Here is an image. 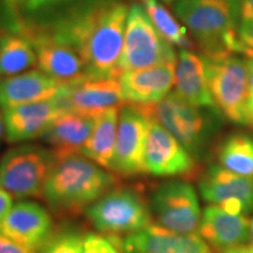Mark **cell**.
<instances>
[{
  "mask_svg": "<svg viewBox=\"0 0 253 253\" xmlns=\"http://www.w3.org/2000/svg\"><path fill=\"white\" fill-rule=\"evenodd\" d=\"M37 53V65L48 77L65 86L80 82L88 78L86 67L80 56L71 46L56 39L50 30L28 28L24 32Z\"/></svg>",
  "mask_w": 253,
  "mask_h": 253,
  "instance_id": "12",
  "label": "cell"
},
{
  "mask_svg": "<svg viewBox=\"0 0 253 253\" xmlns=\"http://www.w3.org/2000/svg\"><path fill=\"white\" fill-rule=\"evenodd\" d=\"M118 183L115 173L97 166L82 154L55 160L42 197L56 214H79Z\"/></svg>",
  "mask_w": 253,
  "mask_h": 253,
  "instance_id": "2",
  "label": "cell"
},
{
  "mask_svg": "<svg viewBox=\"0 0 253 253\" xmlns=\"http://www.w3.org/2000/svg\"><path fill=\"white\" fill-rule=\"evenodd\" d=\"M62 0H23L21 5L28 11H37V9L47 7V6L58 4Z\"/></svg>",
  "mask_w": 253,
  "mask_h": 253,
  "instance_id": "33",
  "label": "cell"
},
{
  "mask_svg": "<svg viewBox=\"0 0 253 253\" xmlns=\"http://www.w3.org/2000/svg\"><path fill=\"white\" fill-rule=\"evenodd\" d=\"M249 68V99H253V59H248Z\"/></svg>",
  "mask_w": 253,
  "mask_h": 253,
  "instance_id": "34",
  "label": "cell"
},
{
  "mask_svg": "<svg viewBox=\"0 0 253 253\" xmlns=\"http://www.w3.org/2000/svg\"><path fill=\"white\" fill-rule=\"evenodd\" d=\"M62 101L68 112L96 118L125 102L120 79L87 78L67 87Z\"/></svg>",
  "mask_w": 253,
  "mask_h": 253,
  "instance_id": "17",
  "label": "cell"
},
{
  "mask_svg": "<svg viewBox=\"0 0 253 253\" xmlns=\"http://www.w3.org/2000/svg\"><path fill=\"white\" fill-rule=\"evenodd\" d=\"M250 239H251V248L253 249V219L251 221V236H250Z\"/></svg>",
  "mask_w": 253,
  "mask_h": 253,
  "instance_id": "39",
  "label": "cell"
},
{
  "mask_svg": "<svg viewBox=\"0 0 253 253\" xmlns=\"http://www.w3.org/2000/svg\"><path fill=\"white\" fill-rule=\"evenodd\" d=\"M204 60L209 90L216 109L231 122L248 125V61L235 55Z\"/></svg>",
  "mask_w": 253,
  "mask_h": 253,
  "instance_id": "8",
  "label": "cell"
},
{
  "mask_svg": "<svg viewBox=\"0 0 253 253\" xmlns=\"http://www.w3.org/2000/svg\"><path fill=\"white\" fill-rule=\"evenodd\" d=\"M197 233L211 248L221 252L248 242L251 236V221L245 216L229 213L209 204L202 212Z\"/></svg>",
  "mask_w": 253,
  "mask_h": 253,
  "instance_id": "20",
  "label": "cell"
},
{
  "mask_svg": "<svg viewBox=\"0 0 253 253\" xmlns=\"http://www.w3.org/2000/svg\"><path fill=\"white\" fill-rule=\"evenodd\" d=\"M12 207H13V198H12V196L2 189H0V223L4 219L6 214L8 213Z\"/></svg>",
  "mask_w": 253,
  "mask_h": 253,
  "instance_id": "32",
  "label": "cell"
},
{
  "mask_svg": "<svg viewBox=\"0 0 253 253\" xmlns=\"http://www.w3.org/2000/svg\"><path fill=\"white\" fill-rule=\"evenodd\" d=\"M136 107L169 131L196 161L204 157L214 131V120L203 112L204 108L188 103L175 91L157 103Z\"/></svg>",
  "mask_w": 253,
  "mask_h": 253,
  "instance_id": "5",
  "label": "cell"
},
{
  "mask_svg": "<svg viewBox=\"0 0 253 253\" xmlns=\"http://www.w3.org/2000/svg\"><path fill=\"white\" fill-rule=\"evenodd\" d=\"M248 119L249 123L253 125V99H249L248 101Z\"/></svg>",
  "mask_w": 253,
  "mask_h": 253,
  "instance_id": "36",
  "label": "cell"
},
{
  "mask_svg": "<svg viewBox=\"0 0 253 253\" xmlns=\"http://www.w3.org/2000/svg\"><path fill=\"white\" fill-rule=\"evenodd\" d=\"M149 207L157 225L178 233H197L202 212L197 192L190 183L173 179L158 185Z\"/></svg>",
  "mask_w": 253,
  "mask_h": 253,
  "instance_id": "9",
  "label": "cell"
},
{
  "mask_svg": "<svg viewBox=\"0 0 253 253\" xmlns=\"http://www.w3.org/2000/svg\"><path fill=\"white\" fill-rule=\"evenodd\" d=\"M67 87L41 71L31 69L0 80V108L56 99Z\"/></svg>",
  "mask_w": 253,
  "mask_h": 253,
  "instance_id": "19",
  "label": "cell"
},
{
  "mask_svg": "<svg viewBox=\"0 0 253 253\" xmlns=\"http://www.w3.org/2000/svg\"><path fill=\"white\" fill-rule=\"evenodd\" d=\"M109 239L121 253H214L198 233H178L157 224L121 238Z\"/></svg>",
  "mask_w": 253,
  "mask_h": 253,
  "instance_id": "15",
  "label": "cell"
},
{
  "mask_svg": "<svg viewBox=\"0 0 253 253\" xmlns=\"http://www.w3.org/2000/svg\"><path fill=\"white\" fill-rule=\"evenodd\" d=\"M61 96L2 110L6 140L11 143H19L42 137L52 123L68 112Z\"/></svg>",
  "mask_w": 253,
  "mask_h": 253,
  "instance_id": "16",
  "label": "cell"
},
{
  "mask_svg": "<svg viewBox=\"0 0 253 253\" xmlns=\"http://www.w3.org/2000/svg\"><path fill=\"white\" fill-rule=\"evenodd\" d=\"M231 1H232V0H231Z\"/></svg>",
  "mask_w": 253,
  "mask_h": 253,
  "instance_id": "41",
  "label": "cell"
},
{
  "mask_svg": "<svg viewBox=\"0 0 253 253\" xmlns=\"http://www.w3.org/2000/svg\"><path fill=\"white\" fill-rule=\"evenodd\" d=\"M219 166L237 175L253 178V138L237 132L221 142L217 151Z\"/></svg>",
  "mask_w": 253,
  "mask_h": 253,
  "instance_id": "25",
  "label": "cell"
},
{
  "mask_svg": "<svg viewBox=\"0 0 253 253\" xmlns=\"http://www.w3.org/2000/svg\"><path fill=\"white\" fill-rule=\"evenodd\" d=\"M6 2H8L9 5L17 6V5H21V2H23V0H6Z\"/></svg>",
  "mask_w": 253,
  "mask_h": 253,
  "instance_id": "38",
  "label": "cell"
},
{
  "mask_svg": "<svg viewBox=\"0 0 253 253\" xmlns=\"http://www.w3.org/2000/svg\"><path fill=\"white\" fill-rule=\"evenodd\" d=\"M175 93L198 108L217 110L208 86L207 67L203 56L181 49L177 56Z\"/></svg>",
  "mask_w": 253,
  "mask_h": 253,
  "instance_id": "21",
  "label": "cell"
},
{
  "mask_svg": "<svg viewBox=\"0 0 253 253\" xmlns=\"http://www.w3.org/2000/svg\"><path fill=\"white\" fill-rule=\"evenodd\" d=\"M5 136V125H4V116L2 113H0V144H1L2 138Z\"/></svg>",
  "mask_w": 253,
  "mask_h": 253,
  "instance_id": "37",
  "label": "cell"
},
{
  "mask_svg": "<svg viewBox=\"0 0 253 253\" xmlns=\"http://www.w3.org/2000/svg\"><path fill=\"white\" fill-rule=\"evenodd\" d=\"M84 253H121L108 237L100 233H86Z\"/></svg>",
  "mask_w": 253,
  "mask_h": 253,
  "instance_id": "28",
  "label": "cell"
},
{
  "mask_svg": "<svg viewBox=\"0 0 253 253\" xmlns=\"http://www.w3.org/2000/svg\"><path fill=\"white\" fill-rule=\"evenodd\" d=\"M238 37L242 49L240 53L245 54L249 59H253V23L242 21L238 26Z\"/></svg>",
  "mask_w": 253,
  "mask_h": 253,
  "instance_id": "29",
  "label": "cell"
},
{
  "mask_svg": "<svg viewBox=\"0 0 253 253\" xmlns=\"http://www.w3.org/2000/svg\"><path fill=\"white\" fill-rule=\"evenodd\" d=\"M97 233L121 238L153 224L149 202L137 189L115 185L84 211Z\"/></svg>",
  "mask_w": 253,
  "mask_h": 253,
  "instance_id": "4",
  "label": "cell"
},
{
  "mask_svg": "<svg viewBox=\"0 0 253 253\" xmlns=\"http://www.w3.org/2000/svg\"><path fill=\"white\" fill-rule=\"evenodd\" d=\"M162 1H166V2H170V1H172V0H162Z\"/></svg>",
  "mask_w": 253,
  "mask_h": 253,
  "instance_id": "40",
  "label": "cell"
},
{
  "mask_svg": "<svg viewBox=\"0 0 253 253\" xmlns=\"http://www.w3.org/2000/svg\"><path fill=\"white\" fill-rule=\"evenodd\" d=\"M176 63L122 73L120 84L125 102L136 106L154 104L163 100L175 84Z\"/></svg>",
  "mask_w": 253,
  "mask_h": 253,
  "instance_id": "18",
  "label": "cell"
},
{
  "mask_svg": "<svg viewBox=\"0 0 253 253\" xmlns=\"http://www.w3.org/2000/svg\"><path fill=\"white\" fill-rule=\"evenodd\" d=\"M145 171L156 177H186L196 172L192 155L160 123L149 119L144 153Z\"/></svg>",
  "mask_w": 253,
  "mask_h": 253,
  "instance_id": "14",
  "label": "cell"
},
{
  "mask_svg": "<svg viewBox=\"0 0 253 253\" xmlns=\"http://www.w3.org/2000/svg\"><path fill=\"white\" fill-rule=\"evenodd\" d=\"M198 188L205 202L226 212L239 216L253 212V178L212 166L201 177Z\"/></svg>",
  "mask_w": 253,
  "mask_h": 253,
  "instance_id": "11",
  "label": "cell"
},
{
  "mask_svg": "<svg viewBox=\"0 0 253 253\" xmlns=\"http://www.w3.org/2000/svg\"><path fill=\"white\" fill-rule=\"evenodd\" d=\"M176 62L177 55L172 46L158 33L143 6L131 5L120 58L121 73Z\"/></svg>",
  "mask_w": 253,
  "mask_h": 253,
  "instance_id": "7",
  "label": "cell"
},
{
  "mask_svg": "<svg viewBox=\"0 0 253 253\" xmlns=\"http://www.w3.org/2000/svg\"><path fill=\"white\" fill-rule=\"evenodd\" d=\"M0 253H38L0 233Z\"/></svg>",
  "mask_w": 253,
  "mask_h": 253,
  "instance_id": "30",
  "label": "cell"
},
{
  "mask_svg": "<svg viewBox=\"0 0 253 253\" xmlns=\"http://www.w3.org/2000/svg\"><path fill=\"white\" fill-rule=\"evenodd\" d=\"M238 12L242 21L253 23V0H238Z\"/></svg>",
  "mask_w": 253,
  "mask_h": 253,
  "instance_id": "31",
  "label": "cell"
},
{
  "mask_svg": "<svg viewBox=\"0 0 253 253\" xmlns=\"http://www.w3.org/2000/svg\"><path fill=\"white\" fill-rule=\"evenodd\" d=\"M128 14L123 2L104 1L65 18L50 32L78 53L88 78L120 79Z\"/></svg>",
  "mask_w": 253,
  "mask_h": 253,
  "instance_id": "1",
  "label": "cell"
},
{
  "mask_svg": "<svg viewBox=\"0 0 253 253\" xmlns=\"http://www.w3.org/2000/svg\"><path fill=\"white\" fill-rule=\"evenodd\" d=\"M221 253H253V249L251 246H245V245H238L235 248H230L221 251Z\"/></svg>",
  "mask_w": 253,
  "mask_h": 253,
  "instance_id": "35",
  "label": "cell"
},
{
  "mask_svg": "<svg viewBox=\"0 0 253 253\" xmlns=\"http://www.w3.org/2000/svg\"><path fill=\"white\" fill-rule=\"evenodd\" d=\"M84 235L81 230L66 226L55 230L54 235L40 253H84Z\"/></svg>",
  "mask_w": 253,
  "mask_h": 253,
  "instance_id": "27",
  "label": "cell"
},
{
  "mask_svg": "<svg viewBox=\"0 0 253 253\" xmlns=\"http://www.w3.org/2000/svg\"><path fill=\"white\" fill-rule=\"evenodd\" d=\"M54 164L50 149L33 144L12 148L0 160V189L20 201L39 197Z\"/></svg>",
  "mask_w": 253,
  "mask_h": 253,
  "instance_id": "6",
  "label": "cell"
},
{
  "mask_svg": "<svg viewBox=\"0 0 253 253\" xmlns=\"http://www.w3.org/2000/svg\"><path fill=\"white\" fill-rule=\"evenodd\" d=\"M149 119L134 104L120 108L115 151L109 170L116 176L134 177L147 173L144 164Z\"/></svg>",
  "mask_w": 253,
  "mask_h": 253,
  "instance_id": "10",
  "label": "cell"
},
{
  "mask_svg": "<svg viewBox=\"0 0 253 253\" xmlns=\"http://www.w3.org/2000/svg\"><path fill=\"white\" fill-rule=\"evenodd\" d=\"M120 108L108 109L95 118L93 131L81 150L84 156L107 170H109L115 151Z\"/></svg>",
  "mask_w": 253,
  "mask_h": 253,
  "instance_id": "23",
  "label": "cell"
},
{
  "mask_svg": "<svg viewBox=\"0 0 253 253\" xmlns=\"http://www.w3.org/2000/svg\"><path fill=\"white\" fill-rule=\"evenodd\" d=\"M34 65L37 53L26 36L6 33L0 37V80L27 72Z\"/></svg>",
  "mask_w": 253,
  "mask_h": 253,
  "instance_id": "24",
  "label": "cell"
},
{
  "mask_svg": "<svg viewBox=\"0 0 253 253\" xmlns=\"http://www.w3.org/2000/svg\"><path fill=\"white\" fill-rule=\"evenodd\" d=\"M175 12L191 32L204 58L223 59L240 53L231 0H177Z\"/></svg>",
  "mask_w": 253,
  "mask_h": 253,
  "instance_id": "3",
  "label": "cell"
},
{
  "mask_svg": "<svg viewBox=\"0 0 253 253\" xmlns=\"http://www.w3.org/2000/svg\"><path fill=\"white\" fill-rule=\"evenodd\" d=\"M54 232V221L49 211L27 199L13 204L0 223L1 235L38 253L42 251Z\"/></svg>",
  "mask_w": 253,
  "mask_h": 253,
  "instance_id": "13",
  "label": "cell"
},
{
  "mask_svg": "<svg viewBox=\"0 0 253 253\" xmlns=\"http://www.w3.org/2000/svg\"><path fill=\"white\" fill-rule=\"evenodd\" d=\"M94 125L95 118L66 112L52 123L42 137L49 145L55 160H60L73 154H81Z\"/></svg>",
  "mask_w": 253,
  "mask_h": 253,
  "instance_id": "22",
  "label": "cell"
},
{
  "mask_svg": "<svg viewBox=\"0 0 253 253\" xmlns=\"http://www.w3.org/2000/svg\"><path fill=\"white\" fill-rule=\"evenodd\" d=\"M142 6L158 33L170 45L186 47V48L191 47V41L188 37L186 28L179 24L158 0H142Z\"/></svg>",
  "mask_w": 253,
  "mask_h": 253,
  "instance_id": "26",
  "label": "cell"
}]
</instances>
